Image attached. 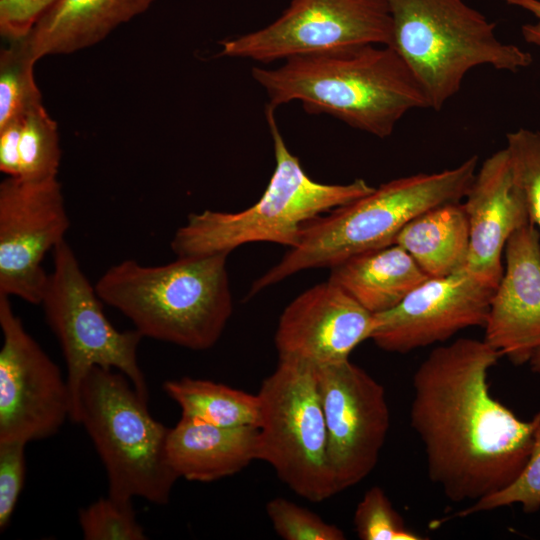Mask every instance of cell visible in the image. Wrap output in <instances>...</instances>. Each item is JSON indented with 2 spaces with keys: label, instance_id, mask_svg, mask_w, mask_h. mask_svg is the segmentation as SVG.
Returning <instances> with one entry per match:
<instances>
[{
  "label": "cell",
  "instance_id": "6da1fadb",
  "mask_svg": "<svg viewBox=\"0 0 540 540\" xmlns=\"http://www.w3.org/2000/svg\"><path fill=\"white\" fill-rule=\"evenodd\" d=\"M500 353L484 340L459 338L434 348L413 374L410 424L426 455L429 479L452 502H476L516 480L540 414L523 421L491 395Z\"/></svg>",
  "mask_w": 540,
  "mask_h": 540
},
{
  "label": "cell",
  "instance_id": "7a4b0ae2",
  "mask_svg": "<svg viewBox=\"0 0 540 540\" xmlns=\"http://www.w3.org/2000/svg\"><path fill=\"white\" fill-rule=\"evenodd\" d=\"M253 79L276 109L300 101L379 138L409 111L429 108L418 81L394 48L364 44L286 59L276 69L253 67Z\"/></svg>",
  "mask_w": 540,
  "mask_h": 540
},
{
  "label": "cell",
  "instance_id": "3957f363",
  "mask_svg": "<svg viewBox=\"0 0 540 540\" xmlns=\"http://www.w3.org/2000/svg\"><path fill=\"white\" fill-rule=\"evenodd\" d=\"M228 255L177 257L160 266L123 260L101 275L95 289L143 337L206 350L220 339L233 310Z\"/></svg>",
  "mask_w": 540,
  "mask_h": 540
},
{
  "label": "cell",
  "instance_id": "277c9868",
  "mask_svg": "<svg viewBox=\"0 0 540 540\" xmlns=\"http://www.w3.org/2000/svg\"><path fill=\"white\" fill-rule=\"evenodd\" d=\"M477 169L478 156L473 155L450 169L393 179L306 222L298 243L256 279L249 296L300 271L331 268L354 255L394 244L400 230L417 215L463 200Z\"/></svg>",
  "mask_w": 540,
  "mask_h": 540
},
{
  "label": "cell",
  "instance_id": "5b68a950",
  "mask_svg": "<svg viewBox=\"0 0 540 540\" xmlns=\"http://www.w3.org/2000/svg\"><path fill=\"white\" fill-rule=\"evenodd\" d=\"M274 111L265 108L275 168L263 195L240 212L205 210L189 214L170 244L176 257L230 254L251 242H272L292 248L298 243L306 222L374 190L363 179L347 184H324L311 179L298 157L289 151Z\"/></svg>",
  "mask_w": 540,
  "mask_h": 540
},
{
  "label": "cell",
  "instance_id": "8992f818",
  "mask_svg": "<svg viewBox=\"0 0 540 540\" xmlns=\"http://www.w3.org/2000/svg\"><path fill=\"white\" fill-rule=\"evenodd\" d=\"M392 17L391 47L439 111L478 66L517 72L533 62L515 44L500 41L496 24L463 0H385Z\"/></svg>",
  "mask_w": 540,
  "mask_h": 540
},
{
  "label": "cell",
  "instance_id": "52a82bcc",
  "mask_svg": "<svg viewBox=\"0 0 540 540\" xmlns=\"http://www.w3.org/2000/svg\"><path fill=\"white\" fill-rule=\"evenodd\" d=\"M147 403L124 374L96 366L81 384L76 424L103 463L109 496L166 505L179 477L167 457L169 428L153 418Z\"/></svg>",
  "mask_w": 540,
  "mask_h": 540
},
{
  "label": "cell",
  "instance_id": "ba28073f",
  "mask_svg": "<svg viewBox=\"0 0 540 540\" xmlns=\"http://www.w3.org/2000/svg\"><path fill=\"white\" fill-rule=\"evenodd\" d=\"M257 394L261 406L257 459L268 463L306 500L321 502L336 495L313 366L279 360Z\"/></svg>",
  "mask_w": 540,
  "mask_h": 540
},
{
  "label": "cell",
  "instance_id": "9c48e42d",
  "mask_svg": "<svg viewBox=\"0 0 540 540\" xmlns=\"http://www.w3.org/2000/svg\"><path fill=\"white\" fill-rule=\"evenodd\" d=\"M101 302L68 242L59 243L53 249V271L40 305L64 356L72 398L70 420L74 423L81 384L96 366L121 372L148 400L147 382L137 357L143 336L136 329L118 331L105 316Z\"/></svg>",
  "mask_w": 540,
  "mask_h": 540
},
{
  "label": "cell",
  "instance_id": "30bf717a",
  "mask_svg": "<svg viewBox=\"0 0 540 540\" xmlns=\"http://www.w3.org/2000/svg\"><path fill=\"white\" fill-rule=\"evenodd\" d=\"M385 0H292L270 25L221 42L220 56L269 63L364 45L392 43Z\"/></svg>",
  "mask_w": 540,
  "mask_h": 540
},
{
  "label": "cell",
  "instance_id": "8fae6325",
  "mask_svg": "<svg viewBox=\"0 0 540 540\" xmlns=\"http://www.w3.org/2000/svg\"><path fill=\"white\" fill-rule=\"evenodd\" d=\"M0 443L56 434L72 412L71 392L56 363L25 330L9 296L0 294Z\"/></svg>",
  "mask_w": 540,
  "mask_h": 540
},
{
  "label": "cell",
  "instance_id": "7c38bea8",
  "mask_svg": "<svg viewBox=\"0 0 540 540\" xmlns=\"http://www.w3.org/2000/svg\"><path fill=\"white\" fill-rule=\"evenodd\" d=\"M313 368L339 493L375 468L389 431L390 411L383 385L349 359Z\"/></svg>",
  "mask_w": 540,
  "mask_h": 540
},
{
  "label": "cell",
  "instance_id": "4fadbf2b",
  "mask_svg": "<svg viewBox=\"0 0 540 540\" xmlns=\"http://www.w3.org/2000/svg\"><path fill=\"white\" fill-rule=\"evenodd\" d=\"M70 226L57 177H7L0 184V294L40 304L48 276L46 253Z\"/></svg>",
  "mask_w": 540,
  "mask_h": 540
},
{
  "label": "cell",
  "instance_id": "5bb4252c",
  "mask_svg": "<svg viewBox=\"0 0 540 540\" xmlns=\"http://www.w3.org/2000/svg\"><path fill=\"white\" fill-rule=\"evenodd\" d=\"M493 292L465 268L428 278L397 306L374 314L370 339L386 352L405 354L444 343L467 328H484Z\"/></svg>",
  "mask_w": 540,
  "mask_h": 540
},
{
  "label": "cell",
  "instance_id": "9a60e30c",
  "mask_svg": "<svg viewBox=\"0 0 540 540\" xmlns=\"http://www.w3.org/2000/svg\"><path fill=\"white\" fill-rule=\"evenodd\" d=\"M374 314L327 280L298 295L282 312L274 336L279 360L312 366L349 359L370 339Z\"/></svg>",
  "mask_w": 540,
  "mask_h": 540
},
{
  "label": "cell",
  "instance_id": "2e32d148",
  "mask_svg": "<svg viewBox=\"0 0 540 540\" xmlns=\"http://www.w3.org/2000/svg\"><path fill=\"white\" fill-rule=\"evenodd\" d=\"M504 258L483 340L519 366L540 348V231L531 221L508 239Z\"/></svg>",
  "mask_w": 540,
  "mask_h": 540
},
{
  "label": "cell",
  "instance_id": "e0dca14e",
  "mask_svg": "<svg viewBox=\"0 0 540 540\" xmlns=\"http://www.w3.org/2000/svg\"><path fill=\"white\" fill-rule=\"evenodd\" d=\"M462 204L469 222L465 270L495 289L503 274L508 239L530 221L506 148L479 166Z\"/></svg>",
  "mask_w": 540,
  "mask_h": 540
},
{
  "label": "cell",
  "instance_id": "ac0fdd59",
  "mask_svg": "<svg viewBox=\"0 0 540 540\" xmlns=\"http://www.w3.org/2000/svg\"><path fill=\"white\" fill-rule=\"evenodd\" d=\"M155 0H57L17 41L35 62L93 46L145 12Z\"/></svg>",
  "mask_w": 540,
  "mask_h": 540
},
{
  "label": "cell",
  "instance_id": "d6986e66",
  "mask_svg": "<svg viewBox=\"0 0 540 540\" xmlns=\"http://www.w3.org/2000/svg\"><path fill=\"white\" fill-rule=\"evenodd\" d=\"M258 439L256 426L222 427L182 416L169 429L167 457L179 478L212 482L258 460Z\"/></svg>",
  "mask_w": 540,
  "mask_h": 540
},
{
  "label": "cell",
  "instance_id": "ffe728a7",
  "mask_svg": "<svg viewBox=\"0 0 540 540\" xmlns=\"http://www.w3.org/2000/svg\"><path fill=\"white\" fill-rule=\"evenodd\" d=\"M330 269L328 280L372 314L394 308L429 278L398 244L354 255Z\"/></svg>",
  "mask_w": 540,
  "mask_h": 540
},
{
  "label": "cell",
  "instance_id": "44dd1931",
  "mask_svg": "<svg viewBox=\"0 0 540 540\" xmlns=\"http://www.w3.org/2000/svg\"><path fill=\"white\" fill-rule=\"evenodd\" d=\"M394 244L403 247L429 278L464 269L469 222L462 202L442 204L417 215L400 230Z\"/></svg>",
  "mask_w": 540,
  "mask_h": 540
},
{
  "label": "cell",
  "instance_id": "7402d4cb",
  "mask_svg": "<svg viewBox=\"0 0 540 540\" xmlns=\"http://www.w3.org/2000/svg\"><path fill=\"white\" fill-rule=\"evenodd\" d=\"M163 389L181 408L182 416L222 427L259 426L258 394L189 377L165 381Z\"/></svg>",
  "mask_w": 540,
  "mask_h": 540
},
{
  "label": "cell",
  "instance_id": "603a6c76",
  "mask_svg": "<svg viewBox=\"0 0 540 540\" xmlns=\"http://www.w3.org/2000/svg\"><path fill=\"white\" fill-rule=\"evenodd\" d=\"M61 149L57 123L43 103L33 106L22 118L19 140V176L27 180L57 177Z\"/></svg>",
  "mask_w": 540,
  "mask_h": 540
},
{
  "label": "cell",
  "instance_id": "cb8c5ba5",
  "mask_svg": "<svg viewBox=\"0 0 540 540\" xmlns=\"http://www.w3.org/2000/svg\"><path fill=\"white\" fill-rule=\"evenodd\" d=\"M0 53V128L22 120L33 106L42 103V96L34 78L36 63L19 42Z\"/></svg>",
  "mask_w": 540,
  "mask_h": 540
},
{
  "label": "cell",
  "instance_id": "d4e9b609",
  "mask_svg": "<svg viewBox=\"0 0 540 540\" xmlns=\"http://www.w3.org/2000/svg\"><path fill=\"white\" fill-rule=\"evenodd\" d=\"M79 525L85 540H146L136 518L132 500L107 496L79 512Z\"/></svg>",
  "mask_w": 540,
  "mask_h": 540
},
{
  "label": "cell",
  "instance_id": "484cf974",
  "mask_svg": "<svg viewBox=\"0 0 540 540\" xmlns=\"http://www.w3.org/2000/svg\"><path fill=\"white\" fill-rule=\"evenodd\" d=\"M514 180L522 192L530 221L540 231V131L519 128L506 135Z\"/></svg>",
  "mask_w": 540,
  "mask_h": 540
},
{
  "label": "cell",
  "instance_id": "4316f807",
  "mask_svg": "<svg viewBox=\"0 0 540 540\" xmlns=\"http://www.w3.org/2000/svg\"><path fill=\"white\" fill-rule=\"evenodd\" d=\"M354 526L362 540L424 539L406 525L384 490L378 486L368 489L357 504Z\"/></svg>",
  "mask_w": 540,
  "mask_h": 540
},
{
  "label": "cell",
  "instance_id": "83f0119b",
  "mask_svg": "<svg viewBox=\"0 0 540 540\" xmlns=\"http://www.w3.org/2000/svg\"><path fill=\"white\" fill-rule=\"evenodd\" d=\"M515 504L521 505L525 513L540 509V422L534 433L529 459L516 480L505 489L461 510L458 516L465 517Z\"/></svg>",
  "mask_w": 540,
  "mask_h": 540
},
{
  "label": "cell",
  "instance_id": "f1b7e54d",
  "mask_svg": "<svg viewBox=\"0 0 540 540\" xmlns=\"http://www.w3.org/2000/svg\"><path fill=\"white\" fill-rule=\"evenodd\" d=\"M274 531L284 540H344L345 533L311 510L276 497L266 504Z\"/></svg>",
  "mask_w": 540,
  "mask_h": 540
},
{
  "label": "cell",
  "instance_id": "f546056e",
  "mask_svg": "<svg viewBox=\"0 0 540 540\" xmlns=\"http://www.w3.org/2000/svg\"><path fill=\"white\" fill-rule=\"evenodd\" d=\"M25 443H0V530L9 525L23 489L26 473Z\"/></svg>",
  "mask_w": 540,
  "mask_h": 540
},
{
  "label": "cell",
  "instance_id": "4dcf8cb0",
  "mask_svg": "<svg viewBox=\"0 0 540 540\" xmlns=\"http://www.w3.org/2000/svg\"><path fill=\"white\" fill-rule=\"evenodd\" d=\"M57 0H0V34L9 42L24 39Z\"/></svg>",
  "mask_w": 540,
  "mask_h": 540
},
{
  "label": "cell",
  "instance_id": "1f68e13d",
  "mask_svg": "<svg viewBox=\"0 0 540 540\" xmlns=\"http://www.w3.org/2000/svg\"><path fill=\"white\" fill-rule=\"evenodd\" d=\"M22 120L0 128V170L8 177L19 176V140Z\"/></svg>",
  "mask_w": 540,
  "mask_h": 540
},
{
  "label": "cell",
  "instance_id": "d6a6232c",
  "mask_svg": "<svg viewBox=\"0 0 540 540\" xmlns=\"http://www.w3.org/2000/svg\"><path fill=\"white\" fill-rule=\"evenodd\" d=\"M508 5L521 8L529 12L536 18L535 23H528L522 26L523 39L540 48V0H501Z\"/></svg>",
  "mask_w": 540,
  "mask_h": 540
},
{
  "label": "cell",
  "instance_id": "836d02e7",
  "mask_svg": "<svg viewBox=\"0 0 540 540\" xmlns=\"http://www.w3.org/2000/svg\"><path fill=\"white\" fill-rule=\"evenodd\" d=\"M528 364L532 372L540 374V348L534 353Z\"/></svg>",
  "mask_w": 540,
  "mask_h": 540
}]
</instances>
